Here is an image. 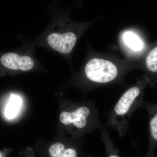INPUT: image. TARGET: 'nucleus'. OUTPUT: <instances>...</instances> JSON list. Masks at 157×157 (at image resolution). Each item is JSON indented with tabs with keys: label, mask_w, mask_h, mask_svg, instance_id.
Returning a JSON list of instances; mask_svg holds the SVG:
<instances>
[{
	"label": "nucleus",
	"mask_w": 157,
	"mask_h": 157,
	"mask_svg": "<svg viewBox=\"0 0 157 157\" xmlns=\"http://www.w3.org/2000/svg\"><path fill=\"white\" fill-rule=\"evenodd\" d=\"M125 43L132 49L140 51L142 48V43L137 36L132 32H127L124 36Z\"/></svg>",
	"instance_id": "obj_8"
},
{
	"label": "nucleus",
	"mask_w": 157,
	"mask_h": 157,
	"mask_svg": "<svg viewBox=\"0 0 157 157\" xmlns=\"http://www.w3.org/2000/svg\"><path fill=\"white\" fill-rule=\"evenodd\" d=\"M0 157H2V155H1V153H0Z\"/></svg>",
	"instance_id": "obj_12"
},
{
	"label": "nucleus",
	"mask_w": 157,
	"mask_h": 157,
	"mask_svg": "<svg viewBox=\"0 0 157 157\" xmlns=\"http://www.w3.org/2000/svg\"><path fill=\"white\" fill-rule=\"evenodd\" d=\"M150 129L152 137L155 140H157V114L156 113L150 122Z\"/></svg>",
	"instance_id": "obj_10"
},
{
	"label": "nucleus",
	"mask_w": 157,
	"mask_h": 157,
	"mask_svg": "<svg viewBox=\"0 0 157 157\" xmlns=\"http://www.w3.org/2000/svg\"><path fill=\"white\" fill-rule=\"evenodd\" d=\"M86 77L98 83L109 82L115 79L118 70L112 62L100 59H93L86 64L85 69Z\"/></svg>",
	"instance_id": "obj_1"
},
{
	"label": "nucleus",
	"mask_w": 157,
	"mask_h": 157,
	"mask_svg": "<svg viewBox=\"0 0 157 157\" xmlns=\"http://www.w3.org/2000/svg\"><path fill=\"white\" fill-rule=\"evenodd\" d=\"M90 114V108L86 106H82L73 112H62L60 115L59 119L61 122L66 125H70L72 124L77 128L82 129L86 126Z\"/></svg>",
	"instance_id": "obj_4"
},
{
	"label": "nucleus",
	"mask_w": 157,
	"mask_h": 157,
	"mask_svg": "<svg viewBox=\"0 0 157 157\" xmlns=\"http://www.w3.org/2000/svg\"><path fill=\"white\" fill-rule=\"evenodd\" d=\"M1 63L7 69L14 70L27 71L34 67L33 59L28 56L20 55L14 52H8L1 57Z\"/></svg>",
	"instance_id": "obj_3"
},
{
	"label": "nucleus",
	"mask_w": 157,
	"mask_h": 157,
	"mask_svg": "<svg viewBox=\"0 0 157 157\" xmlns=\"http://www.w3.org/2000/svg\"><path fill=\"white\" fill-rule=\"evenodd\" d=\"M77 37L73 32L63 33H51L47 37V42L51 48L63 54L70 53L76 44Z\"/></svg>",
	"instance_id": "obj_2"
},
{
	"label": "nucleus",
	"mask_w": 157,
	"mask_h": 157,
	"mask_svg": "<svg viewBox=\"0 0 157 157\" xmlns=\"http://www.w3.org/2000/svg\"><path fill=\"white\" fill-rule=\"evenodd\" d=\"M147 69L151 72L156 73L157 71V48H154L149 53L146 60Z\"/></svg>",
	"instance_id": "obj_9"
},
{
	"label": "nucleus",
	"mask_w": 157,
	"mask_h": 157,
	"mask_svg": "<svg viewBox=\"0 0 157 157\" xmlns=\"http://www.w3.org/2000/svg\"><path fill=\"white\" fill-rule=\"evenodd\" d=\"M140 93V89L137 86L129 88L120 98L114 107L115 114L119 116H124L128 113L131 107Z\"/></svg>",
	"instance_id": "obj_5"
},
{
	"label": "nucleus",
	"mask_w": 157,
	"mask_h": 157,
	"mask_svg": "<svg viewBox=\"0 0 157 157\" xmlns=\"http://www.w3.org/2000/svg\"><path fill=\"white\" fill-rule=\"evenodd\" d=\"M49 153L52 157H77V152L72 148L66 149L62 143H56L49 147Z\"/></svg>",
	"instance_id": "obj_6"
},
{
	"label": "nucleus",
	"mask_w": 157,
	"mask_h": 157,
	"mask_svg": "<svg viewBox=\"0 0 157 157\" xmlns=\"http://www.w3.org/2000/svg\"><path fill=\"white\" fill-rule=\"evenodd\" d=\"M109 157H118L116 155H112L110 156Z\"/></svg>",
	"instance_id": "obj_11"
},
{
	"label": "nucleus",
	"mask_w": 157,
	"mask_h": 157,
	"mask_svg": "<svg viewBox=\"0 0 157 157\" xmlns=\"http://www.w3.org/2000/svg\"><path fill=\"white\" fill-rule=\"evenodd\" d=\"M21 104V99L19 97L14 94L11 95L5 110L6 117L9 119L15 117L18 113Z\"/></svg>",
	"instance_id": "obj_7"
}]
</instances>
